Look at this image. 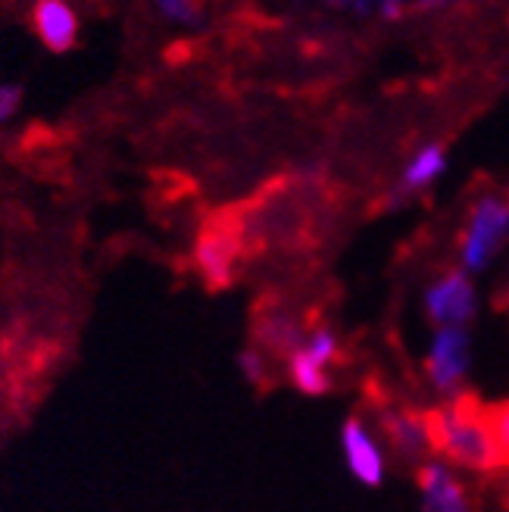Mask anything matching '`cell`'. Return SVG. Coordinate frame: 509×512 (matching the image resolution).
<instances>
[{
  "mask_svg": "<svg viewBox=\"0 0 509 512\" xmlns=\"http://www.w3.org/2000/svg\"><path fill=\"white\" fill-rule=\"evenodd\" d=\"M488 409V422L494 428V438L503 456V466H509V400L497 403V406H485Z\"/></svg>",
  "mask_w": 509,
  "mask_h": 512,
  "instance_id": "cell-13",
  "label": "cell"
},
{
  "mask_svg": "<svg viewBox=\"0 0 509 512\" xmlns=\"http://www.w3.org/2000/svg\"><path fill=\"white\" fill-rule=\"evenodd\" d=\"M509 238V200L500 194L481 197L460 238V260L466 272H485Z\"/></svg>",
  "mask_w": 509,
  "mask_h": 512,
  "instance_id": "cell-2",
  "label": "cell"
},
{
  "mask_svg": "<svg viewBox=\"0 0 509 512\" xmlns=\"http://www.w3.org/2000/svg\"><path fill=\"white\" fill-rule=\"evenodd\" d=\"M381 428H385L391 450L403 463H428V413H419V409H381Z\"/></svg>",
  "mask_w": 509,
  "mask_h": 512,
  "instance_id": "cell-6",
  "label": "cell"
},
{
  "mask_svg": "<svg viewBox=\"0 0 509 512\" xmlns=\"http://www.w3.org/2000/svg\"><path fill=\"white\" fill-rule=\"evenodd\" d=\"M35 29L54 54H63V50H69L75 44L79 19H75V13L63 4V0H41L35 7Z\"/></svg>",
  "mask_w": 509,
  "mask_h": 512,
  "instance_id": "cell-9",
  "label": "cell"
},
{
  "mask_svg": "<svg viewBox=\"0 0 509 512\" xmlns=\"http://www.w3.org/2000/svg\"><path fill=\"white\" fill-rule=\"evenodd\" d=\"M472 366V341L466 328H438V335L431 338L425 372L428 381L435 384V391L447 400L463 397L466 378Z\"/></svg>",
  "mask_w": 509,
  "mask_h": 512,
  "instance_id": "cell-3",
  "label": "cell"
},
{
  "mask_svg": "<svg viewBox=\"0 0 509 512\" xmlns=\"http://www.w3.org/2000/svg\"><path fill=\"white\" fill-rule=\"evenodd\" d=\"M444 169H447V153H444V147L441 144L422 147L416 157L406 163V169L400 175V185L394 191V200H403V197H410V194H416V191H422L428 185H435L438 178L444 175Z\"/></svg>",
  "mask_w": 509,
  "mask_h": 512,
  "instance_id": "cell-10",
  "label": "cell"
},
{
  "mask_svg": "<svg viewBox=\"0 0 509 512\" xmlns=\"http://www.w3.org/2000/svg\"><path fill=\"white\" fill-rule=\"evenodd\" d=\"M241 369L253 378V381H266V366H263V356L257 350H244L241 353Z\"/></svg>",
  "mask_w": 509,
  "mask_h": 512,
  "instance_id": "cell-16",
  "label": "cell"
},
{
  "mask_svg": "<svg viewBox=\"0 0 509 512\" xmlns=\"http://www.w3.org/2000/svg\"><path fill=\"white\" fill-rule=\"evenodd\" d=\"M22 104V85H0V125L10 122Z\"/></svg>",
  "mask_w": 509,
  "mask_h": 512,
  "instance_id": "cell-15",
  "label": "cell"
},
{
  "mask_svg": "<svg viewBox=\"0 0 509 512\" xmlns=\"http://www.w3.org/2000/svg\"><path fill=\"white\" fill-rule=\"evenodd\" d=\"M475 288L466 269H450L425 291V316L438 328H466L475 319Z\"/></svg>",
  "mask_w": 509,
  "mask_h": 512,
  "instance_id": "cell-4",
  "label": "cell"
},
{
  "mask_svg": "<svg viewBox=\"0 0 509 512\" xmlns=\"http://www.w3.org/2000/svg\"><path fill=\"white\" fill-rule=\"evenodd\" d=\"M441 4H447V0H419V7H422V10H428V7H441Z\"/></svg>",
  "mask_w": 509,
  "mask_h": 512,
  "instance_id": "cell-19",
  "label": "cell"
},
{
  "mask_svg": "<svg viewBox=\"0 0 509 512\" xmlns=\"http://www.w3.org/2000/svg\"><path fill=\"white\" fill-rule=\"evenodd\" d=\"M375 7L381 16H388V19H397L400 10H403V0H375Z\"/></svg>",
  "mask_w": 509,
  "mask_h": 512,
  "instance_id": "cell-17",
  "label": "cell"
},
{
  "mask_svg": "<svg viewBox=\"0 0 509 512\" xmlns=\"http://www.w3.org/2000/svg\"><path fill=\"white\" fill-rule=\"evenodd\" d=\"M288 375H291V384L300 391V394H310V397H322L332 388V378H328V369L319 366L316 360H310L303 350H294L288 356Z\"/></svg>",
  "mask_w": 509,
  "mask_h": 512,
  "instance_id": "cell-12",
  "label": "cell"
},
{
  "mask_svg": "<svg viewBox=\"0 0 509 512\" xmlns=\"http://www.w3.org/2000/svg\"><path fill=\"white\" fill-rule=\"evenodd\" d=\"M194 256H197V266H200L203 278H207L213 288L228 285L235 275V260H238L235 225H210L207 232L200 235Z\"/></svg>",
  "mask_w": 509,
  "mask_h": 512,
  "instance_id": "cell-8",
  "label": "cell"
},
{
  "mask_svg": "<svg viewBox=\"0 0 509 512\" xmlns=\"http://www.w3.org/2000/svg\"><path fill=\"white\" fill-rule=\"evenodd\" d=\"M341 453H344L350 475L360 484H366V488H378V484L385 481V472H388L385 453H381L375 434L360 416H350L341 425Z\"/></svg>",
  "mask_w": 509,
  "mask_h": 512,
  "instance_id": "cell-5",
  "label": "cell"
},
{
  "mask_svg": "<svg viewBox=\"0 0 509 512\" xmlns=\"http://www.w3.org/2000/svg\"><path fill=\"white\" fill-rule=\"evenodd\" d=\"M260 341L269 347V350H275V353H294V350H300V344L307 341V335H303V328L291 319V316H285V313H266L263 319H260Z\"/></svg>",
  "mask_w": 509,
  "mask_h": 512,
  "instance_id": "cell-11",
  "label": "cell"
},
{
  "mask_svg": "<svg viewBox=\"0 0 509 512\" xmlns=\"http://www.w3.org/2000/svg\"><path fill=\"white\" fill-rule=\"evenodd\" d=\"M157 7L163 10L166 19H175V22H185V25H194L200 19L194 0H157Z\"/></svg>",
  "mask_w": 509,
  "mask_h": 512,
  "instance_id": "cell-14",
  "label": "cell"
},
{
  "mask_svg": "<svg viewBox=\"0 0 509 512\" xmlns=\"http://www.w3.org/2000/svg\"><path fill=\"white\" fill-rule=\"evenodd\" d=\"M419 494H422V512H475L460 478L438 456L422 463Z\"/></svg>",
  "mask_w": 509,
  "mask_h": 512,
  "instance_id": "cell-7",
  "label": "cell"
},
{
  "mask_svg": "<svg viewBox=\"0 0 509 512\" xmlns=\"http://www.w3.org/2000/svg\"><path fill=\"white\" fill-rule=\"evenodd\" d=\"M328 4H335V7H350V10H360V13H369V7L375 4V0H328Z\"/></svg>",
  "mask_w": 509,
  "mask_h": 512,
  "instance_id": "cell-18",
  "label": "cell"
},
{
  "mask_svg": "<svg viewBox=\"0 0 509 512\" xmlns=\"http://www.w3.org/2000/svg\"><path fill=\"white\" fill-rule=\"evenodd\" d=\"M428 431H431V453L444 463L463 466L469 472H497L503 456L488 422V409L472 394L444 400L441 406L428 409Z\"/></svg>",
  "mask_w": 509,
  "mask_h": 512,
  "instance_id": "cell-1",
  "label": "cell"
}]
</instances>
